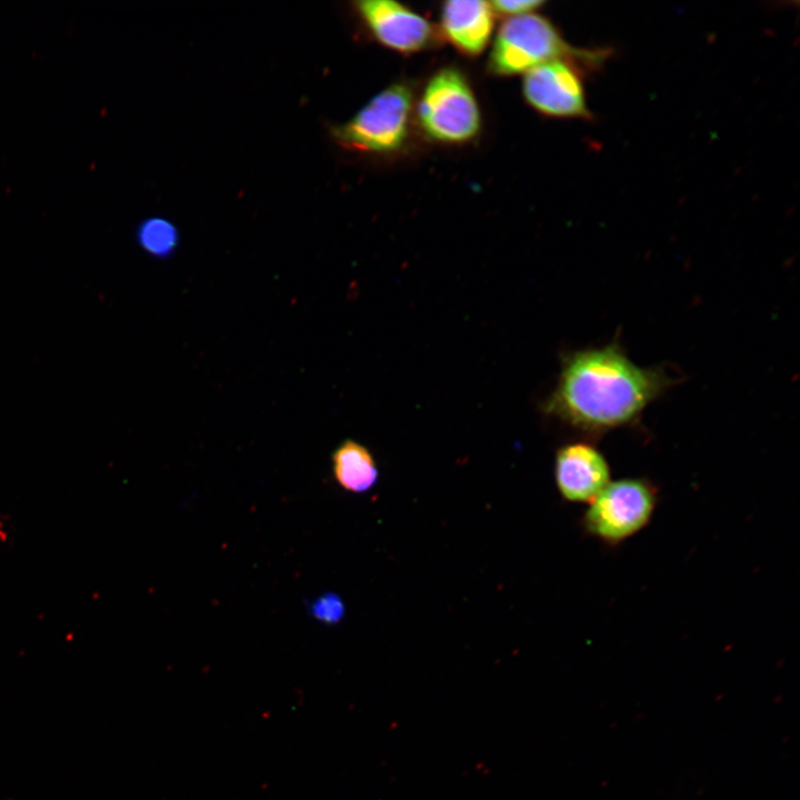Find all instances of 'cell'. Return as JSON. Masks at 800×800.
I'll return each instance as SVG.
<instances>
[{"label":"cell","instance_id":"obj_5","mask_svg":"<svg viewBox=\"0 0 800 800\" xmlns=\"http://www.w3.org/2000/svg\"><path fill=\"white\" fill-rule=\"evenodd\" d=\"M412 106L410 88L393 83L374 96L349 121L332 129L343 147L389 153L406 143Z\"/></svg>","mask_w":800,"mask_h":800},{"label":"cell","instance_id":"obj_3","mask_svg":"<svg viewBox=\"0 0 800 800\" xmlns=\"http://www.w3.org/2000/svg\"><path fill=\"white\" fill-rule=\"evenodd\" d=\"M659 502L660 489L651 479H617L588 503L580 526L587 536L613 549L651 523Z\"/></svg>","mask_w":800,"mask_h":800},{"label":"cell","instance_id":"obj_13","mask_svg":"<svg viewBox=\"0 0 800 800\" xmlns=\"http://www.w3.org/2000/svg\"><path fill=\"white\" fill-rule=\"evenodd\" d=\"M542 4L543 1L540 0H496L490 2L493 11L513 17L530 13Z\"/></svg>","mask_w":800,"mask_h":800},{"label":"cell","instance_id":"obj_2","mask_svg":"<svg viewBox=\"0 0 800 800\" xmlns=\"http://www.w3.org/2000/svg\"><path fill=\"white\" fill-rule=\"evenodd\" d=\"M607 54L604 50L573 48L548 19L530 12L511 17L501 24L488 69L496 76H512L553 60L594 69Z\"/></svg>","mask_w":800,"mask_h":800},{"label":"cell","instance_id":"obj_8","mask_svg":"<svg viewBox=\"0 0 800 800\" xmlns=\"http://www.w3.org/2000/svg\"><path fill=\"white\" fill-rule=\"evenodd\" d=\"M357 11L373 37L386 47L400 52H416L429 46L432 27L420 14L390 0L356 2Z\"/></svg>","mask_w":800,"mask_h":800},{"label":"cell","instance_id":"obj_1","mask_svg":"<svg viewBox=\"0 0 800 800\" xmlns=\"http://www.w3.org/2000/svg\"><path fill=\"white\" fill-rule=\"evenodd\" d=\"M673 382L660 368L636 364L616 343L584 349L567 357L547 410L597 438L632 424Z\"/></svg>","mask_w":800,"mask_h":800},{"label":"cell","instance_id":"obj_4","mask_svg":"<svg viewBox=\"0 0 800 800\" xmlns=\"http://www.w3.org/2000/svg\"><path fill=\"white\" fill-rule=\"evenodd\" d=\"M418 120L427 137L438 142L461 143L477 136L479 107L458 69L443 68L429 79L418 103Z\"/></svg>","mask_w":800,"mask_h":800},{"label":"cell","instance_id":"obj_7","mask_svg":"<svg viewBox=\"0 0 800 800\" xmlns=\"http://www.w3.org/2000/svg\"><path fill=\"white\" fill-rule=\"evenodd\" d=\"M554 480L564 500L588 504L611 481V468L594 444L569 443L556 453Z\"/></svg>","mask_w":800,"mask_h":800},{"label":"cell","instance_id":"obj_14","mask_svg":"<svg viewBox=\"0 0 800 800\" xmlns=\"http://www.w3.org/2000/svg\"><path fill=\"white\" fill-rule=\"evenodd\" d=\"M13 534L14 529L10 516L0 511V547L11 542Z\"/></svg>","mask_w":800,"mask_h":800},{"label":"cell","instance_id":"obj_10","mask_svg":"<svg viewBox=\"0 0 800 800\" xmlns=\"http://www.w3.org/2000/svg\"><path fill=\"white\" fill-rule=\"evenodd\" d=\"M332 470L337 482L354 493L370 490L378 480V469L371 453L352 440H346L336 449Z\"/></svg>","mask_w":800,"mask_h":800},{"label":"cell","instance_id":"obj_9","mask_svg":"<svg viewBox=\"0 0 800 800\" xmlns=\"http://www.w3.org/2000/svg\"><path fill=\"white\" fill-rule=\"evenodd\" d=\"M441 28L446 38L462 53L477 56L488 44L493 28L489 2L451 0L442 4Z\"/></svg>","mask_w":800,"mask_h":800},{"label":"cell","instance_id":"obj_12","mask_svg":"<svg viewBox=\"0 0 800 800\" xmlns=\"http://www.w3.org/2000/svg\"><path fill=\"white\" fill-rule=\"evenodd\" d=\"M310 613L320 622L336 624L344 617L346 607L338 594L327 592L311 602Z\"/></svg>","mask_w":800,"mask_h":800},{"label":"cell","instance_id":"obj_11","mask_svg":"<svg viewBox=\"0 0 800 800\" xmlns=\"http://www.w3.org/2000/svg\"><path fill=\"white\" fill-rule=\"evenodd\" d=\"M139 247L157 259L170 258L177 250L180 234L177 226L163 217H149L136 229Z\"/></svg>","mask_w":800,"mask_h":800},{"label":"cell","instance_id":"obj_6","mask_svg":"<svg viewBox=\"0 0 800 800\" xmlns=\"http://www.w3.org/2000/svg\"><path fill=\"white\" fill-rule=\"evenodd\" d=\"M523 94L532 108L549 117H591L579 68L564 60L544 62L527 71Z\"/></svg>","mask_w":800,"mask_h":800}]
</instances>
